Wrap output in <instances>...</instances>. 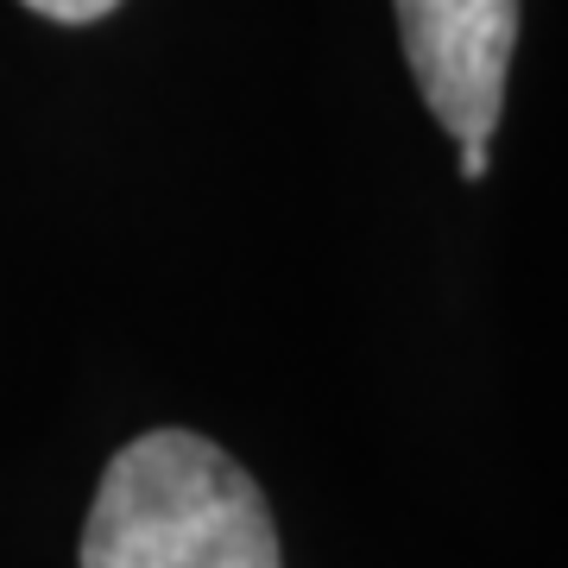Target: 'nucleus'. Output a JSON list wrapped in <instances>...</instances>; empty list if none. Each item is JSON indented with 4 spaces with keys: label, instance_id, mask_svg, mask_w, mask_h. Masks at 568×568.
<instances>
[{
    "label": "nucleus",
    "instance_id": "nucleus-1",
    "mask_svg": "<svg viewBox=\"0 0 568 568\" xmlns=\"http://www.w3.org/2000/svg\"><path fill=\"white\" fill-rule=\"evenodd\" d=\"M82 568H284V556L265 493L227 448L145 429L95 487Z\"/></svg>",
    "mask_w": 568,
    "mask_h": 568
},
{
    "label": "nucleus",
    "instance_id": "nucleus-3",
    "mask_svg": "<svg viewBox=\"0 0 568 568\" xmlns=\"http://www.w3.org/2000/svg\"><path fill=\"white\" fill-rule=\"evenodd\" d=\"M26 7L58 26H89V20H102V13H114L121 0H26Z\"/></svg>",
    "mask_w": 568,
    "mask_h": 568
},
{
    "label": "nucleus",
    "instance_id": "nucleus-4",
    "mask_svg": "<svg viewBox=\"0 0 568 568\" xmlns=\"http://www.w3.org/2000/svg\"><path fill=\"white\" fill-rule=\"evenodd\" d=\"M462 178H467V183L487 178V145H462Z\"/></svg>",
    "mask_w": 568,
    "mask_h": 568
},
{
    "label": "nucleus",
    "instance_id": "nucleus-2",
    "mask_svg": "<svg viewBox=\"0 0 568 568\" xmlns=\"http://www.w3.org/2000/svg\"><path fill=\"white\" fill-rule=\"evenodd\" d=\"M398 44L455 145H487L506 108L518 0H398Z\"/></svg>",
    "mask_w": 568,
    "mask_h": 568
}]
</instances>
